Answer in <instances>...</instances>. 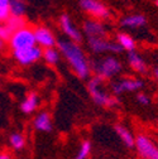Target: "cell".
<instances>
[{
	"mask_svg": "<svg viewBox=\"0 0 158 159\" xmlns=\"http://www.w3.org/2000/svg\"><path fill=\"white\" fill-rule=\"evenodd\" d=\"M56 47L63 56V58L67 61V63L70 65V67L72 68V71L78 78L85 80L90 76L91 66H90V62L84 49L80 47V44L65 38V39L57 41Z\"/></svg>",
	"mask_w": 158,
	"mask_h": 159,
	"instance_id": "cell-1",
	"label": "cell"
},
{
	"mask_svg": "<svg viewBox=\"0 0 158 159\" xmlns=\"http://www.w3.org/2000/svg\"><path fill=\"white\" fill-rule=\"evenodd\" d=\"M87 90H89V93L92 98V101L99 106L115 107L119 104V100L116 98V96L109 95L106 92V90L104 89V80H101L97 76H94L89 80Z\"/></svg>",
	"mask_w": 158,
	"mask_h": 159,
	"instance_id": "cell-2",
	"label": "cell"
},
{
	"mask_svg": "<svg viewBox=\"0 0 158 159\" xmlns=\"http://www.w3.org/2000/svg\"><path fill=\"white\" fill-rule=\"evenodd\" d=\"M92 70L101 80H110L122 72L123 65L114 56H106L101 59H97L92 66Z\"/></svg>",
	"mask_w": 158,
	"mask_h": 159,
	"instance_id": "cell-3",
	"label": "cell"
},
{
	"mask_svg": "<svg viewBox=\"0 0 158 159\" xmlns=\"http://www.w3.org/2000/svg\"><path fill=\"white\" fill-rule=\"evenodd\" d=\"M34 46H37L35 37H34V29H32L27 25L15 30L9 39V47L12 48L13 52L27 49V48H30Z\"/></svg>",
	"mask_w": 158,
	"mask_h": 159,
	"instance_id": "cell-4",
	"label": "cell"
},
{
	"mask_svg": "<svg viewBox=\"0 0 158 159\" xmlns=\"http://www.w3.org/2000/svg\"><path fill=\"white\" fill-rule=\"evenodd\" d=\"M134 148L141 159H158V147L152 139L144 134L135 136Z\"/></svg>",
	"mask_w": 158,
	"mask_h": 159,
	"instance_id": "cell-5",
	"label": "cell"
},
{
	"mask_svg": "<svg viewBox=\"0 0 158 159\" xmlns=\"http://www.w3.org/2000/svg\"><path fill=\"white\" fill-rule=\"evenodd\" d=\"M80 8L96 20H105L110 18V10L100 0H80Z\"/></svg>",
	"mask_w": 158,
	"mask_h": 159,
	"instance_id": "cell-6",
	"label": "cell"
},
{
	"mask_svg": "<svg viewBox=\"0 0 158 159\" xmlns=\"http://www.w3.org/2000/svg\"><path fill=\"white\" fill-rule=\"evenodd\" d=\"M87 44L89 48L96 54H103L106 52H111L113 54H119L123 52V48L115 41L110 42L108 38H91L87 39Z\"/></svg>",
	"mask_w": 158,
	"mask_h": 159,
	"instance_id": "cell-7",
	"label": "cell"
},
{
	"mask_svg": "<svg viewBox=\"0 0 158 159\" xmlns=\"http://www.w3.org/2000/svg\"><path fill=\"white\" fill-rule=\"evenodd\" d=\"M42 54H43V49L38 46L13 52V57L21 66H30V65L38 62L39 59L42 58Z\"/></svg>",
	"mask_w": 158,
	"mask_h": 159,
	"instance_id": "cell-8",
	"label": "cell"
},
{
	"mask_svg": "<svg viewBox=\"0 0 158 159\" xmlns=\"http://www.w3.org/2000/svg\"><path fill=\"white\" fill-rule=\"evenodd\" d=\"M144 86V82L139 78H133V77H127L123 80H119L116 82L111 84V91L113 95H120L124 92H134L141 90Z\"/></svg>",
	"mask_w": 158,
	"mask_h": 159,
	"instance_id": "cell-9",
	"label": "cell"
},
{
	"mask_svg": "<svg viewBox=\"0 0 158 159\" xmlns=\"http://www.w3.org/2000/svg\"><path fill=\"white\" fill-rule=\"evenodd\" d=\"M34 37H35V43L38 47L43 49L47 48H53L57 46V39L53 32L43 25H39L34 29Z\"/></svg>",
	"mask_w": 158,
	"mask_h": 159,
	"instance_id": "cell-10",
	"label": "cell"
},
{
	"mask_svg": "<svg viewBox=\"0 0 158 159\" xmlns=\"http://www.w3.org/2000/svg\"><path fill=\"white\" fill-rule=\"evenodd\" d=\"M60 25L61 29L63 30V33L66 34L67 39L75 42V43H80L82 41V33L78 30V28L75 25L73 20L67 15V14H62L60 16Z\"/></svg>",
	"mask_w": 158,
	"mask_h": 159,
	"instance_id": "cell-11",
	"label": "cell"
},
{
	"mask_svg": "<svg viewBox=\"0 0 158 159\" xmlns=\"http://www.w3.org/2000/svg\"><path fill=\"white\" fill-rule=\"evenodd\" d=\"M84 34L86 35L87 39L91 38H106V28L105 25L96 19H87L84 23L82 27Z\"/></svg>",
	"mask_w": 158,
	"mask_h": 159,
	"instance_id": "cell-12",
	"label": "cell"
},
{
	"mask_svg": "<svg viewBox=\"0 0 158 159\" xmlns=\"http://www.w3.org/2000/svg\"><path fill=\"white\" fill-rule=\"evenodd\" d=\"M33 126L35 130L42 131V133H49L53 129L52 123V116L48 111H41L38 112L33 120Z\"/></svg>",
	"mask_w": 158,
	"mask_h": 159,
	"instance_id": "cell-13",
	"label": "cell"
},
{
	"mask_svg": "<svg viewBox=\"0 0 158 159\" xmlns=\"http://www.w3.org/2000/svg\"><path fill=\"white\" fill-rule=\"evenodd\" d=\"M146 24H147V19L142 14L127 15V16L122 18V20H120V25L127 29H138V28L144 27Z\"/></svg>",
	"mask_w": 158,
	"mask_h": 159,
	"instance_id": "cell-14",
	"label": "cell"
},
{
	"mask_svg": "<svg viewBox=\"0 0 158 159\" xmlns=\"http://www.w3.org/2000/svg\"><path fill=\"white\" fill-rule=\"evenodd\" d=\"M127 61H128L129 67L133 71H135L138 73H146L147 72V63H146V61L143 59V57L141 54H138L135 51L128 52Z\"/></svg>",
	"mask_w": 158,
	"mask_h": 159,
	"instance_id": "cell-15",
	"label": "cell"
},
{
	"mask_svg": "<svg viewBox=\"0 0 158 159\" xmlns=\"http://www.w3.org/2000/svg\"><path fill=\"white\" fill-rule=\"evenodd\" d=\"M39 106V96L37 92H29L21 104V110L23 114L29 115L32 112H34Z\"/></svg>",
	"mask_w": 158,
	"mask_h": 159,
	"instance_id": "cell-16",
	"label": "cell"
},
{
	"mask_svg": "<svg viewBox=\"0 0 158 159\" xmlns=\"http://www.w3.org/2000/svg\"><path fill=\"white\" fill-rule=\"evenodd\" d=\"M115 133L118 135V138L120 139V140L123 142V144L127 147V148H134V144H135V136L133 135V133L125 128L124 125H120L118 124L115 125Z\"/></svg>",
	"mask_w": 158,
	"mask_h": 159,
	"instance_id": "cell-17",
	"label": "cell"
},
{
	"mask_svg": "<svg viewBox=\"0 0 158 159\" xmlns=\"http://www.w3.org/2000/svg\"><path fill=\"white\" fill-rule=\"evenodd\" d=\"M115 42L123 48V51L132 52V51L135 49V41L133 39V37L129 35L128 33H124V32L118 33V34H116Z\"/></svg>",
	"mask_w": 158,
	"mask_h": 159,
	"instance_id": "cell-18",
	"label": "cell"
},
{
	"mask_svg": "<svg viewBox=\"0 0 158 159\" xmlns=\"http://www.w3.org/2000/svg\"><path fill=\"white\" fill-rule=\"evenodd\" d=\"M42 58L44 59V62H46L47 65L54 66V65H57L58 62H60L61 53H60V51L57 49V47H53V48H47V49H43Z\"/></svg>",
	"mask_w": 158,
	"mask_h": 159,
	"instance_id": "cell-19",
	"label": "cell"
},
{
	"mask_svg": "<svg viewBox=\"0 0 158 159\" xmlns=\"http://www.w3.org/2000/svg\"><path fill=\"white\" fill-rule=\"evenodd\" d=\"M26 10H27V5L24 3V0H10L9 11H10L12 16L24 18Z\"/></svg>",
	"mask_w": 158,
	"mask_h": 159,
	"instance_id": "cell-20",
	"label": "cell"
},
{
	"mask_svg": "<svg viewBox=\"0 0 158 159\" xmlns=\"http://www.w3.org/2000/svg\"><path fill=\"white\" fill-rule=\"evenodd\" d=\"M9 144L14 150H22L26 147V138L21 133H13L9 136Z\"/></svg>",
	"mask_w": 158,
	"mask_h": 159,
	"instance_id": "cell-21",
	"label": "cell"
},
{
	"mask_svg": "<svg viewBox=\"0 0 158 159\" xmlns=\"http://www.w3.org/2000/svg\"><path fill=\"white\" fill-rule=\"evenodd\" d=\"M91 150H92L91 142L90 140H84L80 144V147H78V150H77L73 159H87L89 155L91 154Z\"/></svg>",
	"mask_w": 158,
	"mask_h": 159,
	"instance_id": "cell-22",
	"label": "cell"
},
{
	"mask_svg": "<svg viewBox=\"0 0 158 159\" xmlns=\"http://www.w3.org/2000/svg\"><path fill=\"white\" fill-rule=\"evenodd\" d=\"M13 32L18 30V29H21L23 27H26V19L24 18H19V16H9L7 20L4 22Z\"/></svg>",
	"mask_w": 158,
	"mask_h": 159,
	"instance_id": "cell-23",
	"label": "cell"
},
{
	"mask_svg": "<svg viewBox=\"0 0 158 159\" xmlns=\"http://www.w3.org/2000/svg\"><path fill=\"white\" fill-rule=\"evenodd\" d=\"M9 5H10V0H0V24L4 23L10 16Z\"/></svg>",
	"mask_w": 158,
	"mask_h": 159,
	"instance_id": "cell-24",
	"label": "cell"
},
{
	"mask_svg": "<svg viewBox=\"0 0 158 159\" xmlns=\"http://www.w3.org/2000/svg\"><path fill=\"white\" fill-rule=\"evenodd\" d=\"M13 33H14V32H13L5 23L0 24V39H2V41L9 42V39H10V37H12Z\"/></svg>",
	"mask_w": 158,
	"mask_h": 159,
	"instance_id": "cell-25",
	"label": "cell"
},
{
	"mask_svg": "<svg viewBox=\"0 0 158 159\" xmlns=\"http://www.w3.org/2000/svg\"><path fill=\"white\" fill-rule=\"evenodd\" d=\"M137 101H138V104H141L143 106H147V105L151 104V97L144 92H139L137 95Z\"/></svg>",
	"mask_w": 158,
	"mask_h": 159,
	"instance_id": "cell-26",
	"label": "cell"
},
{
	"mask_svg": "<svg viewBox=\"0 0 158 159\" xmlns=\"http://www.w3.org/2000/svg\"><path fill=\"white\" fill-rule=\"evenodd\" d=\"M0 159H12V155L8 153H0Z\"/></svg>",
	"mask_w": 158,
	"mask_h": 159,
	"instance_id": "cell-27",
	"label": "cell"
},
{
	"mask_svg": "<svg viewBox=\"0 0 158 159\" xmlns=\"http://www.w3.org/2000/svg\"><path fill=\"white\" fill-rule=\"evenodd\" d=\"M4 47H5V42H4V41H2V39H0V52H2V51L4 49Z\"/></svg>",
	"mask_w": 158,
	"mask_h": 159,
	"instance_id": "cell-28",
	"label": "cell"
},
{
	"mask_svg": "<svg viewBox=\"0 0 158 159\" xmlns=\"http://www.w3.org/2000/svg\"><path fill=\"white\" fill-rule=\"evenodd\" d=\"M154 76H156V77H157V80H158V68H156V70H154Z\"/></svg>",
	"mask_w": 158,
	"mask_h": 159,
	"instance_id": "cell-29",
	"label": "cell"
},
{
	"mask_svg": "<svg viewBox=\"0 0 158 159\" xmlns=\"http://www.w3.org/2000/svg\"><path fill=\"white\" fill-rule=\"evenodd\" d=\"M156 5H157V7H158V0H156Z\"/></svg>",
	"mask_w": 158,
	"mask_h": 159,
	"instance_id": "cell-30",
	"label": "cell"
}]
</instances>
